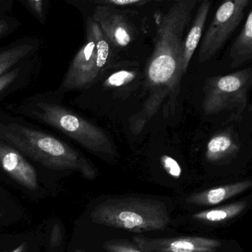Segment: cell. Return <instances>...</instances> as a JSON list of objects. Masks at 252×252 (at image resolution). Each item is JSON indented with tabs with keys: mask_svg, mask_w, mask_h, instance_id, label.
I'll return each instance as SVG.
<instances>
[{
	"mask_svg": "<svg viewBox=\"0 0 252 252\" xmlns=\"http://www.w3.org/2000/svg\"><path fill=\"white\" fill-rule=\"evenodd\" d=\"M161 162L163 167L165 168L168 173L175 178H178L181 173V167H180L177 161L169 156H163L161 158Z\"/></svg>",
	"mask_w": 252,
	"mask_h": 252,
	"instance_id": "7402d4cb",
	"label": "cell"
},
{
	"mask_svg": "<svg viewBox=\"0 0 252 252\" xmlns=\"http://www.w3.org/2000/svg\"><path fill=\"white\" fill-rule=\"evenodd\" d=\"M94 223L134 233L163 230L170 222L164 203L136 197H114L97 205L91 213Z\"/></svg>",
	"mask_w": 252,
	"mask_h": 252,
	"instance_id": "277c9868",
	"label": "cell"
},
{
	"mask_svg": "<svg viewBox=\"0 0 252 252\" xmlns=\"http://www.w3.org/2000/svg\"><path fill=\"white\" fill-rule=\"evenodd\" d=\"M197 3L196 0L176 1L156 18L154 48L143 71L144 103L129 119L133 135H139L161 109L165 118L175 112L184 77L181 64L184 33Z\"/></svg>",
	"mask_w": 252,
	"mask_h": 252,
	"instance_id": "6da1fadb",
	"label": "cell"
},
{
	"mask_svg": "<svg viewBox=\"0 0 252 252\" xmlns=\"http://www.w3.org/2000/svg\"><path fill=\"white\" fill-rule=\"evenodd\" d=\"M231 68L243 65L252 58V10L247 15L240 34L236 38L229 51Z\"/></svg>",
	"mask_w": 252,
	"mask_h": 252,
	"instance_id": "9a60e30c",
	"label": "cell"
},
{
	"mask_svg": "<svg viewBox=\"0 0 252 252\" xmlns=\"http://www.w3.org/2000/svg\"><path fill=\"white\" fill-rule=\"evenodd\" d=\"M63 234L61 226H60V224L56 223L54 226L53 227L51 238H50V243H51V247H58L63 243Z\"/></svg>",
	"mask_w": 252,
	"mask_h": 252,
	"instance_id": "603a6c76",
	"label": "cell"
},
{
	"mask_svg": "<svg viewBox=\"0 0 252 252\" xmlns=\"http://www.w3.org/2000/svg\"><path fill=\"white\" fill-rule=\"evenodd\" d=\"M0 167L25 188H38L37 172L17 149L0 139Z\"/></svg>",
	"mask_w": 252,
	"mask_h": 252,
	"instance_id": "8fae6325",
	"label": "cell"
},
{
	"mask_svg": "<svg viewBox=\"0 0 252 252\" xmlns=\"http://www.w3.org/2000/svg\"><path fill=\"white\" fill-rule=\"evenodd\" d=\"M100 81L104 91L125 101L143 85L144 73L136 62L121 61L115 63Z\"/></svg>",
	"mask_w": 252,
	"mask_h": 252,
	"instance_id": "30bf717a",
	"label": "cell"
},
{
	"mask_svg": "<svg viewBox=\"0 0 252 252\" xmlns=\"http://www.w3.org/2000/svg\"><path fill=\"white\" fill-rule=\"evenodd\" d=\"M97 4H101V5H110V6L115 7H125V6H141L149 3L150 1H145V0H101V1H96L95 2Z\"/></svg>",
	"mask_w": 252,
	"mask_h": 252,
	"instance_id": "ffe728a7",
	"label": "cell"
},
{
	"mask_svg": "<svg viewBox=\"0 0 252 252\" xmlns=\"http://www.w3.org/2000/svg\"><path fill=\"white\" fill-rule=\"evenodd\" d=\"M249 0H227L222 2L204 33L198 52L202 63L213 58L241 23Z\"/></svg>",
	"mask_w": 252,
	"mask_h": 252,
	"instance_id": "52a82bcc",
	"label": "cell"
},
{
	"mask_svg": "<svg viewBox=\"0 0 252 252\" xmlns=\"http://www.w3.org/2000/svg\"><path fill=\"white\" fill-rule=\"evenodd\" d=\"M0 139L49 169L76 171L89 180L98 176L94 165L82 153L42 131L18 123H0Z\"/></svg>",
	"mask_w": 252,
	"mask_h": 252,
	"instance_id": "3957f363",
	"label": "cell"
},
{
	"mask_svg": "<svg viewBox=\"0 0 252 252\" xmlns=\"http://www.w3.org/2000/svg\"><path fill=\"white\" fill-rule=\"evenodd\" d=\"M74 252H85V251L82 250V249H78L74 251Z\"/></svg>",
	"mask_w": 252,
	"mask_h": 252,
	"instance_id": "484cf974",
	"label": "cell"
},
{
	"mask_svg": "<svg viewBox=\"0 0 252 252\" xmlns=\"http://www.w3.org/2000/svg\"><path fill=\"white\" fill-rule=\"evenodd\" d=\"M132 240L145 252H216L222 246L216 239L201 237L150 238L135 235Z\"/></svg>",
	"mask_w": 252,
	"mask_h": 252,
	"instance_id": "9c48e42d",
	"label": "cell"
},
{
	"mask_svg": "<svg viewBox=\"0 0 252 252\" xmlns=\"http://www.w3.org/2000/svg\"><path fill=\"white\" fill-rule=\"evenodd\" d=\"M248 206L246 200L234 202L215 209L201 211L192 215L193 219L208 223L225 222L243 213Z\"/></svg>",
	"mask_w": 252,
	"mask_h": 252,
	"instance_id": "e0dca14e",
	"label": "cell"
},
{
	"mask_svg": "<svg viewBox=\"0 0 252 252\" xmlns=\"http://www.w3.org/2000/svg\"><path fill=\"white\" fill-rule=\"evenodd\" d=\"M252 186L250 180L219 186L193 193L186 198V202L197 206H215L241 194L250 189Z\"/></svg>",
	"mask_w": 252,
	"mask_h": 252,
	"instance_id": "7c38bea8",
	"label": "cell"
},
{
	"mask_svg": "<svg viewBox=\"0 0 252 252\" xmlns=\"http://www.w3.org/2000/svg\"><path fill=\"white\" fill-rule=\"evenodd\" d=\"M240 150L238 136L232 129L213 135L206 146V158L212 163H222L235 157Z\"/></svg>",
	"mask_w": 252,
	"mask_h": 252,
	"instance_id": "4fadbf2b",
	"label": "cell"
},
{
	"mask_svg": "<svg viewBox=\"0 0 252 252\" xmlns=\"http://www.w3.org/2000/svg\"><path fill=\"white\" fill-rule=\"evenodd\" d=\"M11 252H28V246L26 242H23V243L17 246L14 250L11 251Z\"/></svg>",
	"mask_w": 252,
	"mask_h": 252,
	"instance_id": "d4e9b609",
	"label": "cell"
},
{
	"mask_svg": "<svg viewBox=\"0 0 252 252\" xmlns=\"http://www.w3.org/2000/svg\"><path fill=\"white\" fill-rule=\"evenodd\" d=\"M20 71L21 70L20 67H17L0 76V94L6 91L13 83L16 82L20 76Z\"/></svg>",
	"mask_w": 252,
	"mask_h": 252,
	"instance_id": "44dd1931",
	"label": "cell"
},
{
	"mask_svg": "<svg viewBox=\"0 0 252 252\" xmlns=\"http://www.w3.org/2000/svg\"><path fill=\"white\" fill-rule=\"evenodd\" d=\"M55 93L36 94L17 107L19 113L63 132L88 151L103 158L116 156L110 135L101 128L63 105Z\"/></svg>",
	"mask_w": 252,
	"mask_h": 252,
	"instance_id": "7a4b0ae2",
	"label": "cell"
},
{
	"mask_svg": "<svg viewBox=\"0 0 252 252\" xmlns=\"http://www.w3.org/2000/svg\"><path fill=\"white\" fill-rule=\"evenodd\" d=\"M36 48V42L25 39L0 51V76L12 70L17 63L29 57Z\"/></svg>",
	"mask_w": 252,
	"mask_h": 252,
	"instance_id": "2e32d148",
	"label": "cell"
},
{
	"mask_svg": "<svg viewBox=\"0 0 252 252\" xmlns=\"http://www.w3.org/2000/svg\"><path fill=\"white\" fill-rule=\"evenodd\" d=\"M32 14L43 24L45 21L47 2L44 0H28L24 2Z\"/></svg>",
	"mask_w": 252,
	"mask_h": 252,
	"instance_id": "d6986e66",
	"label": "cell"
},
{
	"mask_svg": "<svg viewBox=\"0 0 252 252\" xmlns=\"http://www.w3.org/2000/svg\"><path fill=\"white\" fill-rule=\"evenodd\" d=\"M12 29V23L5 19L0 18V38L8 34Z\"/></svg>",
	"mask_w": 252,
	"mask_h": 252,
	"instance_id": "cb8c5ba5",
	"label": "cell"
},
{
	"mask_svg": "<svg viewBox=\"0 0 252 252\" xmlns=\"http://www.w3.org/2000/svg\"><path fill=\"white\" fill-rule=\"evenodd\" d=\"M211 7H212L211 1L203 0L197 8L192 25L187 33V37L184 38V44H183L182 64H181V73L183 76L187 73L190 61L201 39Z\"/></svg>",
	"mask_w": 252,
	"mask_h": 252,
	"instance_id": "5bb4252c",
	"label": "cell"
},
{
	"mask_svg": "<svg viewBox=\"0 0 252 252\" xmlns=\"http://www.w3.org/2000/svg\"><path fill=\"white\" fill-rule=\"evenodd\" d=\"M85 26V42L72 60L61 86L54 92L57 95L90 89L116 63V50L92 17L87 20Z\"/></svg>",
	"mask_w": 252,
	"mask_h": 252,
	"instance_id": "5b68a950",
	"label": "cell"
},
{
	"mask_svg": "<svg viewBox=\"0 0 252 252\" xmlns=\"http://www.w3.org/2000/svg\"><path fill=\"white\" fill-rule=\"evenodd\" d=\"M252 85V67L208 78L203 88V113L213 116L225 112L231 120L239 122L247 109Z\"/></svg>",
	"mask_w": 252,
	"mask_h": 252,
	"instance_id": "8992f818",
	"label": "cell"
},
{
	"mask_svg": "<svg viewBox=\"0 0 252 252\" xmlns=\"http://www.w3.org/2000/svg\"><path fill=\"white\" fill-rule=\"evenodd\" d=\"M115 49L129 46L136 36V28L126 11L98 4L92 17Z\"/></svg>",
	"mask_w": 252,
	"mask_h": 252,
	"instance_id": "ba28073f",
	"label": "cell"
},
{
	"mask_svg": "<svg viewBox=\"0 0 252 252\" xmlns=\"http://www.w3.org/2000/svg\"><path fill=\"white\" fill-rule=\"evenodd\" d=\"M102 246L107 252H145L136 245L125 240H108Z\"/></svg>",
	"mask_w": 252,
	"mask_h": 252,
	"instance_id": "ac0fdd59",
	"label": "cell"
}]
</instances>
